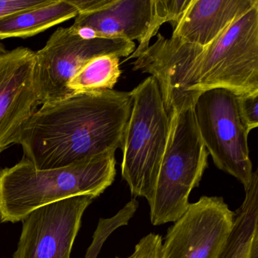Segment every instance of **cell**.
I'll list each match as a JSON object with an SVG mask.
<instances>
[{
  "mask_svg": "<svg viewBox=\"0 0 258 258\" xmlns=\"http://www.w3.org/2000/svg\"><path fill=\"white\" fill-rule=\"evenodd\" d=\"M133 63L159 86L167 113L194 106L204 92L226 89L236 96L258 93V5L206 46L156 34Z\"/></svg>",
  "mask_w": 258,
  "mask_h": 258,
  "instance_id": "6da1fadb",
  "label": "cell"
},
{
  "mask_svg": "<svg viewBox=\"0 0 258 258\" xmlns=\"http://www.w3.org/2000/svg\"><path fill=\"white\" fill-rule=\"evenodd\" d=\"M132 105L131 91L72 93L40 105L21 126L16 144L40 170L115 152Z\"/></svg>",
  "mask_w": 258,
  "mask_h": 258,
  "instance_id": "7a4b0ae2",
  "label": "cell"
},
{
  "mask_svg": "<svg viewBox=\"0 0 258 258\" xmlns=\"http://www.w3.org/2000/svg\"><path fill=\"white\" fill-rule=\"evenodd\" d=\"M115 152L66 167L40 170L25 158L0 169V222L23 221L31 212L64 199L99 197L114 181Z\"/></svg>",
  "mask_w": 258,
  "mask_h": 258,
  "instance_id": "3957f363",
  "label": "cell"
},
{
  "mask_svg": "<svg viewBox=\"0 0 258 258\" xmlns=\"http://www.w3.org/2000/svg\"><path fill=\"white\" fill-rule=\"evenodd\" d=\"M168 140L155 190L149 202L155 226L176 222L188 209V197L208 167V152L196 123L193 106L173 108Z\"/></svg>",
  "mask_w": 258,
  "mask_h": 258,
  "instance_id": "277c9868",
  "label": "cell"
},
{
  "mask_svg": "<svg viewBox=\"0 0 258 258\" xmlns=\"http://www.w3.org/2000/svg\"><path fill=\"white\" fill-rule=\"evenodd\" d=\"M131 94L132 109L120 149L122 177L134 197L150 202L167 147L170 118L154 77H148Z\"/></svg>",
  "mask_w": 258,
  "mask_h": 258,
  "instance_id": "5b68a950",
  "label": "cell"
},
{
  "mask_svg": "<svg viewBox=\"0 0 258 258\" xmlns=\"http://www.w3.org/2000/svg\"><path fill=\"white\" fill-rule=\"evenodd\" d=\"M199 134L217 168L236 178L247 191L253 177L249 133L238 114L237 96L226 89L204 92L195 102Z\"/></svg>",
  "mask_w": 258,
  "mask_h": 258,
  "instance_id": "8992f818",
  "label": "cell"
},
{
  "mask_svg": "<svg viewBox=\"0 0 258 258\" xmlns=\"http://www.w3.org/2000/svg\"><path fill=\"white\" fill-rule=\"evenodd\" d=\"M135 49V43L126 39H87L71 27L57 28L35 52L40 105L72 94L69 81L92 58L105 54L128 57Z\"/></svg>",
  "mask_w": 258,
  "mask_h": 258,
  "instance_id": "52a82bcc",
  "label": "cell"
},
{
  "mask_svg": "<svg viewBox=\"0 0 258 258\" xmlns=\"http://www.w3.org/2000/svg\"><path fill=\"white\" fill-rule=\"evenodd\" d=\"M234 220L223 197L202 196L169 228L158 258H219Z\"/></svg>",
  "mask_w": 258,
  "mask_h": 258,
  "instance_id": "ba28073f",
  "label": "cell"
},
{
  "mask_svg": "<svg viewBox=\"0 0 258 258\" xmlns=\"http://www.w3.org/2000/svg\"><path fill=\"white\" fill-rule=\"evenodd\" d=\"M94 199L76 196L31 212L22 221L13 258H70L83 215Z\"/></svg>",
  "mask_w": 258,
  "mask_h": 258,
  "instance_id": "9c48e42d",
  "label": "cell"
},
{
  "mask_svg": "<svg viewBox=\"0 0 258 258\" xmlns=\"http://www.w3.org/2000/svg\"><path fill=\"white\" fill-rule=\"evenodd\" d=\"M39 106L35 52L0 43V155L16 145L21 126Z\"/></svg>",
  "mask_w": 258,
  "mask_h": 258,
  "instance_id": "30bf717a",
  "label": "cell"
},
{
  "mask_svg": "<svg viewBox=\"0 0 258 258\" xmlns=\"http://www.w3.org/2000/svg\"><path fill=\"white\" fill-rule=\"evenodd\" d=\"M155 0H106L102 7L79 13L71 28L84 38L137 40L139 46L128 59L148 49L160 28Z\"/></svg>",
  "mask_w": 258,
  "mask_h": 258,
  "instance_id": "8fae6325",
  "label": "cell"
},
{
  "mask_svg": "<svg viewBox=\"0 0 258 258\" xmlns=\"http://www.w3.org/2000/svg\"><path fill=\"white\" fill-rule=\"evenodd\" d=\"M256 5L258 0H190L173 26L171 37L202 47L208 46Z\"/></svg>",
  "mask_w": 258,
  "mask_h": 258,
  "instance_id": "7c38bea8",
  "label": "cell"
},
{
  "mask_svg": "<svg viewBox=\"0 0 258 258\" xmlns=\"http://www.w3.org/2000/svg\"><path fill=\"white\" fill-rule=\"evenodd\" d=\"M79 13L76 0H51L46 5L0 19V40L34 37L52 27L75 19Z\"/></svg>",
  "mask_w": 258,
  "mask_h": 258,
  "instance_id": "4fadbf2b",
  "label": "cell"
},
{
  "mask_svg": "<svg viewBox=\"0 0 258 258\" xmlns=\"http://www.w3.org/2000/svg\"><path fill=\"white\" fill-rule=\"evenodd\" d=\"M244 202L235 212L230 236L219 258H258V173L253 172Z\"/></svg>",
  "mask_w": 258,
  "mask_h": 258,
  "instance_id": "5bb4252c",
  "label": "cell"
},
{
  "mask_svg": "<svg viewBox=\"0 0 258 258\" xmlns=\"http://www.w3.org/2000/svg\"><path fill=\"white\" fill-rule=\"evenodd\" d=\"M121 75L120 57L105 54L87 61L68 84L71 93H90L111 90Z\"/></svg>",
  "mask_w": 258,
  "mask_h": 258,
  "instance_id": "9a60e30c",
  "label": "cell"
},
{
  "mask_svg": "<svg viewBox=\"0 0 258 258\" xmlns=\"http://www.w3.org/2000/svg\"><path fill=\"white\" fill-rule=\"evenodd\" d=\"M238 114L247 132L258 126V93L237 96Z\"/></svg>",
  "mask_w": 258,
  "mask_h": 258,
  "instance_id": "2e32d148",
  "label": "cell"
},
{
  "mask_svg": "<svg viewBox=\"0 0 258 258\" xmlns=\"http://www.w3.org/2000/svg\"><path fill=\"white\" fill-rule=\"evenodd\" d=\"M163 239L158 234L149 233L135 246L132 258H158Z\"/></svg>",
  "mask_w": 258,
  "mask_h": 258,
  "instance_id": "e0dca14e",
  "label": "cell"
},
{
  "mask_svg": "<svg viewBox=\"0 0 258 258\" xmlns=\"http://www.w3.org/2000/svg\"><path fill=\"white\" fill-rule=\"evenodd\" d=\"M51 0H0V19L19 12L46 5Z\"/></svg>",
  "mask_w": 258,
  "mask_h": 258,
  "instance_id": "ac0fdd59",
  "label": "cell"
},
{
  "mask_svg": "<svg viewBox=\"0 0 258 258\" xmlns=\"http://www.w3.org/2000/svg\"><path fill=\"white\" fill-rule=\"evenodd\" d=\"M116 258H118V257H116ZM127 258H132V257H131V256H129V257H127Z\"/></svg>",
  "mask_w": 258,
  "mask_h": 258,
  "instance_id": "d6986e66",
  "label": "cell"
}]
</instances>
